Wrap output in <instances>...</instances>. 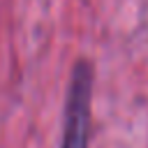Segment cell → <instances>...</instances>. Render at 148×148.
Here are the masks:
<instances>
[{
    "mask_svg": "<svg viewBox=\"0 0 148 148\" xmlns=\"http://www.w3.org/2000/svg\"><path fill=\"white\" fill-rule=\"evenodd\" d=\"M90 95H92V72L88 62H79L72 69L60 148H88L90 141Z\"/></svg>",
    "mask_w": 148,
    "mask_h": 148,
    "instance_id": "6da1fadb",
    "label": "cell"
}]
</instances>
